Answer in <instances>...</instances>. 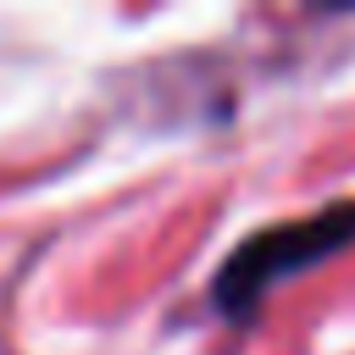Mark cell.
Listing matches in <instances>:
<instances>
[{
	"label": "cell",
	"mask_w": 355,
	"mask_h": 355,
	"mask_svg": "<svg viewBox=\"0 0 355 355\" xmlns=\"http://www.w3.org/2000/svg\"><path fill=\"white\" fill-rule=\"evenodd\" d=\"M344 244H355V200L344 205H327L316 216H300V222H277V227H261L250 233L216 272V305L227 316H244L261 294H272L277 283L300 277L305 266L338 255Z\"/></svg>",
	"instance_id": "obj_1"
}]
</instances>
